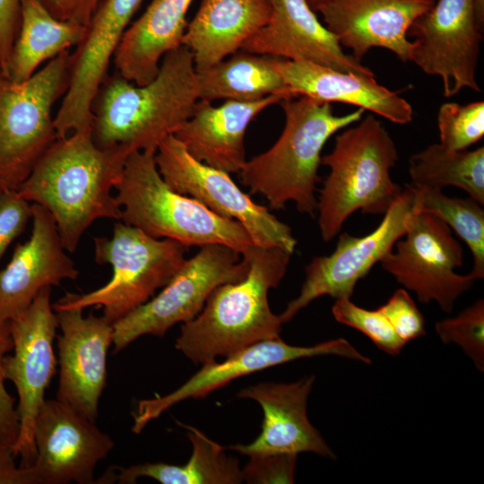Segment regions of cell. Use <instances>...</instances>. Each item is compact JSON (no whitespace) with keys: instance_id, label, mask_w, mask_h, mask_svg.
<instances>
[{"instance_id":"obj_1","label":"cell","mask_w":484,"mask_h":484,"mask_svg":"<svg viewBox=\"0 0 484 484\" xmlns=\"http://www.w3.org/2000/svg\"><path fill=\"white\" fill-rule=\"evenodd\" d=\"M131 152L121 146L99 147L91 134L57 138L17 191L49 212L64 247L73 253L93 221L121 220V207L111 191Z\"/></svg>"},{"instance_id":"obj_2","label":"cell","mask_w":484,"mask_h":484,"mask_svg":"<svg viewBox=\"0 0 484 484\" xmlns=\"http://www.w3.org/2000/svg\"><path fill=\"white\" fill-rule=\"evenodd\" d=\"M198 100L193 55L182 45L163 56L157 76L147 84L118 74L107 77L93 103L92 139L102 148L156 153L193 115Z\"/></svg>"},{"instance_id":"obj_3","label":"cell","mask_w":484,"mask_h":484,"mask_svg":"<svg viewBox=\"0 0 484 484\" xmlns=\"http://www.w3.org/2000/svg\"><path fill=\"white\" fill-rule=\"evenodd\" d=\"M291 255L278 246H249L242 254L249 264L246 276L212 290L201 312L182 324L177 350L203 365L280 337L282 322L270 308L268 292L285 276Z\"/></svg>"},{"instance_id":"obj_4","label":"cell","mask_w":484,"mask_h":484,"mask_svg":"<svg viewBox=\"0 0 484 484\" xmlns=\"http://www.w3.org/2000/svg\"><path fill=\"white\" fill-rule=\"evenodd\" d=\"M285 124L275 143L243 165L239 175L251 194H263L272 210L294 202L303 214L315 216L321 152L329 138L358 123L365 109L342 116L333 114L331 103L298 96L281 102Z\"/></svg>"},{"instance_id":"obj_5","label":"cell","mask_w":484,"mask_h":484,"mask_svg":"<svg viewBox=\"0 0 484 484\" xmlns=\"http://www.w3.org/2000/svg\"><path fill=\"white\" fill-rule=\"evenodd\" d=\"M342 130L333 151L322 157L330 169L317 199L318 226L324 242L334 238L356 211L385 214L402 188L391 177L396 145L383 124L367 115Z\"/></svg>"},{"instance_id":"obj_6","label":"cell","mask_w":484,"mask_h":484,"mask_svg":"<svg viewBox=\"0 0 484 484\" xmlns=\"http://www.w3.org/2000/svg\"><path fill=\"white\" fill-rule=\"evenodd\" d=\"M115 189L120 220L154 238L172 239L187 247L220 244L241 255L254 245L239 222L171 189L159 172L153 152L132 151Z\"/></svg>"},{"instance_id":"obj_7","label":"cell","mask_w":484,"mask_h":484,"mask_svg":"<svg viewBox=\"0 0 484 484\" xmlns=\"http://www.w3.org/2000/svg\"><path fill=\"white\" fill-rule=\"evenodd\" d=\"M93 241L96 263L112 267L110 280L88 293H66L53 308L101 307L102 316L112 324L165 287L184 265L188 249L180 242L154 238L123 221L115 224L111 238L95 237Z\"/></svg>"},{"instance_id":"obj_8","label":"cell","mask_w":484,"mask_h":484,"mask_svg":"<svg viewBox=\"0 0 484 484\" xmlns=\"http://www.w3.org/2000/svg\"><path fill=\"white\" fill-rule=\"evenodd\" d=\"M71 53L65 50L28 80L13 82L0 71V186L17 190L56 140L52 109L64 96Z\"/></svg>"},{"instance_id":"obj_9","label":"cell","mask_w":484,"mask_h":484,"mask_svg":"<svg viewBox=\"0 0 484 484\" xmlns=\"http://www.w3.org/2000/svg\"><path fill=\"white\" fill-rule=\"evenodd\" d=\"M248 269L247 259L229 246H200L158 295L113 324L114 352L145 334L163 337L174 324L194 319L215 288L244 279Z\"/></svg>"},{"instance_id":"obj_10","label":"cell","mask_w":484,"mask_h":484,"mask_svg":"<svg viewBox=\"0 0 484 484\" xmlns=\"http://www.w3.org/2000/svg\"><path fill=\"white\" fill-rule=\"evenodd\" d=\"M155 161L171 189L199 201L221 217L239 222L254 245L294 252L297 239L290 226L268 208L255 203L229 173L194 158L175 135L170 134L161 142Z\"/></svg>"},{"instance_id":"obj_11","label":"cell","mask_w":484,"mask_h":484,"mask_svg":"<svg viewBox=\"0 0 484 484\" xmlns=\"http://www.w3.org/2000/svg\"><path fill=\"white\" fill-rule=\"evenodd\" d=\"M50 296L51 287L42 289L25 311L9 320L13 347V353L4 356L3 367L18 394L20 432L14 453L22 467L36 460L35 422L56 372L53 343L58 322Z\"/></svg>"},{"instance_id":"obj_12","label":"cell","mask_w":484,"mask_h":484,"mask_svg":"<svg viewBox=\"0 0 484 484\" xmlns=\"http://www.w3.org/2000/svg\"><path fill=\"white\" fill-rule=\"evenodd\" d=\"M402 238L380 262L382 267L419 302L435 301L442 311L452 312L475 281L471 273L455 272L463 264V250L452 229L435 215L414 211Z\"/></svg>"},{"instance_id":"obj_13","label":"cell","mask_w":484,"mask_h":484,"mask_svg":"<svg viewBox=\"0 0 484 484\" xmlns=\"http://www.w3.org/2000/svg\"><path fill=\"white\" fill-rule=\"evenodd\" d=\"M414 203L413 188L406 185L374 231L363 237L342 233L331 255L314 257L305 268L306 279L298 296L280 315L282 324L290 322L319 297L350 298L357 282L402 238L414 212Z\"/></svg>"},{"instance_id":"obj_14","label":"cell","mask_w":484,"mask_h":484,"mask_svg":"<svg viewBox=\"0 0 484 484\" xmlns=\"http://www.w3.org/2000/svg\"><path fill=\"white\" fill-rule=\"evenodd\" d=\"M409 37L414 38L411 62L440 77L445 97L464 88L480 91L476 70L483 30L474 0H437L411 25Z\"/></svg>"},{"instance_id":"obj_15","label":"cell","mask_w":484,"mask_h":484,"mask_svg":"<svg viewBox=\"0 0 484 484\" xmlns=\"http://www.w3.org/2000/svg\"><path fill=\"white\" fill-rule=\"evenodd\" d=\"M143 0H103L76 50L71 54L68 84L54 117L56 138L91 134L93 103L107 79L111 58Z\"/></svg>"},{"instance_id":"obj_16","label":"cell","mask_w":484,"mask_h":484,"mask_svg":"<svg viewBox=\"0 0 484 484\" xmlns=\"http://www.w3.org/2000/svg\"><path fill=\"white\" fill-rule=\"evenodd\" d=\"M37 456L30 465L37 484L95 483L94 471L114 447L92 421L57 400H45L36 419Z\"/></svg>"},{"instance_id":"obj_17","label":"cell","mask_w":484,"mask_h":484,"mask_svg":"<svg viewBox=\"0 0 484 484\" xmlns=\"http://www.w3.org/2000/svg\"><path fill=\"white\" fill-rule=\"evenodd\" d=\"M324 355L372 363L368 357L360 353L344 338L313 346L290 345L280 337L262 341L225 357L220 362L214 360L202 365L186 383L166 395L140 401L133 415L132 431L139 434L149 422L175 404L190 398L205 397L238 377L296 359Z\"/></svg>"},{"instance_id":"obj_18","label":"cell","mask_w":484,"mask_h":484,"mask_svg":"<svg viewBox=\"0 0 484 484\" xmlns=\"http://www.w3.org/2000/svg\"><path fill=\"white\" fill-rule=\"evenodd\" d=\"M55 312L61 330L57 336L56 399L96 422L99 398L106 386L107 355L113 345V324L103 316H84L80 308Z\"/></svg>"},{"instance_id":"obj_19","label":"cell","mask_w":484,"mask_h":484,"mask_svg":"<svg viewBox=\"0 0 484 484\" xmlns=\"http://www.w3.org/2000/svg\"><path fill=\"white\" fill-rule=\"evenodd\" d=\"M435 3L434 0H323L315 11L342 48L359 61L373 48L393 52L411 62L413 42L411 25Z\"/></svg>"},{"instance_id":"obj_20","label":"cell","mask_w":484,"mask_h":484,"mask_svg":"<svg viewBox=\"0 0 484 484\" xmlns=\"http://www.w3.org/2000/svg\"><path fill=\"white\" fill-rule=\"evenodd\" d=\"M270 2L272 13L268 22L245 41L241 50L375 76L370 68L343 51L336 37L320 22L306 0Z\"/></svg>"},{"instance_id":"obj_21","label":"cell","mask_w":484,"mask_h":484,"mask_svg":"<svg viewBox=\"0 0 484 484\" xmlns=\"http://www.w3.org/2000/svg\"><path fill=\"white\" fill-rule=\"evenodd\" d=\"M32 230L16 245L11 260L0 270V321L25 311L39 291L76 280L79 271L64 247L54 218L44 207L31 204Z\"/></svg>"},{"instance_id":"obj_22","label":"cell","mask_w":484,"mask_h":484,"mask_svg":"<svg viewBox=\"0 0 484 484\" xmlns=\"http://www.w3.org/2000/svg\"><path fill=\"white\" fill-rule=\"evenodd\" d=\"M315 380V376H309L293 383L266 382L241 389L238 397L252 399L263 410L261 433L250 444L231 445L225 449L247 456L313 453L336 459L334 452L307 417V399Z\"/></svg>"},{"instance_id":"obj_23","label":"cell","mask_w":484,"mask_h":484,"mask_svg":"<svg viewBox=\"0 0 484 484\" xmlns=\"http://www.w3.org/2000/svg\"><path fill=\"white\" fill-rule=\"evenodd\" d=\"M286 100L271 95L255 101L225 100L220 106L199 99L193 115L175 135L196 160L229 174L246 161L245 134L250 123L270 106Z\"/></svg>"},{"instance_id":"obj_24","label":"cell","mask_w":484,"mask_h":484,"mask_svg":"<svg viewBox=\"0 0 484 484\" xmlns=\"http://www.w3.org/2000/svg\"><path fill=\"white\" fill-rule=\"evenodd\" d=\"M275 67L292 97L341 102L369 110L399 125L411 122V105L377 83L375 76L341 72L321 65L275 58Z\"/></svg>"},{"instance_id":"obj_25","label":"cell","mask_w":484,"mask_h":484,"mask_svg":"<svg viewBox=\"0 0 484 484\" xmlns=\"http://www.w3.org/2000/svg\"><path fill=\"white\" fill-rule=\"evenodd\" d=\"M271 13L270 0H202L182 40L193 55L196 72L240 50L268 22Z\"/></svg>"},{"instance_id":"obj_26","label":"cell","mask_w":484,"mask_h":484,"mask_svg":"<svg viewBox=\"0 0 484 484\" xmlns=\"http://www.w3.org/2000/svg\"><path fill=\"white\" fill-rule=\"evenodd\" d=\"M194 0H151L125 30L114 55L118 75L136 85L151 82L163 56L180 46Z\"/></svg>"},{"instance_id":"obj_27","label":"cell","mask_w":484,"mask_h":484,"mask_svg":"<svg viewBox=\"0 0 484 484\" xmlns=\"http://www.w3.org/2000/svg\"><path fill=\"white\" fill-rule=\"evenodd\" d=\"M178 424L187 430L192 445V454L186 463L145 462L110 467L96 483L131 484L142 477L161 484H238L243 481L238 461L226 454L225 446L194 427Z\"/></svg>"},{"instance_id":"obj_28","label":"cell","mask_w":484,"mask_h":484,"mask_svg":"<svg viewBox=\"0 0 484 484\" xmlns=\"http://www.w3.org/2000/svg\"><path fill=\"white\" fill-rule=\"evenodd\" d=\"M86 27L55 18L38 0H21V22L10 54L5 77L22 82L40 65L83 39Z\"/></svg>"},{"instance_id":"obj_29","label":"cell","mask_w":484,"mask_h":484,"mask_svg":"<svg viewBox=\"0 0 484 484\" xmlns=\"http://www.w3.org/2000/svg\"><path fill=\"white\" fill-rule=\"evenodd\" d=\"M275 58L240 49L197 72L199 99L255 101L271 95L293 98L275 67Z\"/></svg>"},{"instance_id":"obj_30","label":"cell","mask_w":484,"mask_h":484,"mask_svg":"<svg viewBox=\"0 0 484 484\" xmlns=\"http://www.w3.org/2000/svg\"><path fill=\"white\" fill-rule=\"evenodd\" d=\"M411 184L443 189L455 186L484 204V148L454 151L440 143L428 146L409 160Z\"/></svg>"},{"instance_id":"obj_31","label":"cell","mask_w":484,"mask_h":484,"mask_svg":"<svg viewBox=\"0 0 484 484\" xmlns=\"http://www.w3.org/2000/svg\"><path fill=\"white\" fill-rule=\"evenodd\" d=\"M414 191V211L428 212L444 221L465 244L472 255L474 280L484 278V210L471 197H449L442 189L419 187Z\"/></svg>"},{"instance_id":"obj_32","label":"cell","mask_w":484,"mask_h":484,"mask_svg":"<svg viewBox=\"0 0 484 484\" xmlns=\"http://www.w3.org/2000/svg\"><path fill=\"white\" fill-rule=\"evenodd\" d=\"M440 144L454 151L466 150L484 135V101L444 103L438 109Z\"/></svg>"},{"instance_id":"obj_33","label":"cell","mask_w":484,"mask_h":484,"mask_svg":"<svg viewBox=\"0 0 484 484\" xmlns=\"http://www.w3.org/2000/svg\"><path fill=\"white\" fill-rule=\"evenodd\" d=\"M435 330L442 342L454 343L484 372V300L462 310L458 315L436 323Z\"/></svg>"},{"instance_id":"obj_34","label":"cell","mask_w":484,"mask_h":484,"mask_svg":"<svg viewBox=\"0 0 484 484\" xmlns=\"http://www.w3.org/2000/svg\"><path fill=\"white\" fill-rule=\"evenodd\" d=\"M332 313L337 322L361 332L389 355L399 354L406 344L378 308L365 309L349 298H336Z\"/></svg>"},{"instance_id":"obj_35","label":"cell","mask_w":484,"mask_h":484,"mask_svg":"<svg viewBox=\"0 0 484 484\" xmlns=\"http://www.w3.org/2000/svg\"><path fill=\"white\" fill-rule=\"evenodd\" d=\"M378 309L405 343L426 334L424 316L404 289L394 291Z\"/></svg>"},{"instance_id":"obj_36","label":"cell","mask_w":484,"mask_h":484,"mask_svg":"<svg viewBox=\"0 0 484 484\" xmlns=\"http://www.w3.org/2000/svg\"><path fill=\"white\" fill-rule=\"evenodd\" d=\"M13 347L9 321H0V447L14 450L20 432V420L15 400L5 388L6 379L3 367L4 358Z\"/></svg>"},{"instance_id":"obj_37","label":"cell","mask_w":484,"mask_h":484,"mask_svg":"<svg viewBox=\"0 0 484 484\" xmlns=\"http://www.w3.org/2000/svg\"><path fill=\"white\" fill-rule=\"evenodd\" d=\"M298 454H270L251 455L241 469L243 481L246 483H294Z\"/></svg>"},{"instance_id":"obj_38","label":"cell","mask_w":484,"mask_h":484,"mask_svg":"<svg viewBox=\"0 0 484 484\" xmlns=\"http://www.w3.org/2000/svg\"><path fill=\"white\" fill-rule=\"evenodd\" d=\"M31 204L17 190L0 194V260L31 219Z\"/></svg>"},{"instance_id":"obj_39","label":"cell","mask_w":484,"mask_h":484,"mask_svg":"<svg viewBox=\"0 0 484 484\" xmlns=\"http://www.w3.org/2000/svg\"><path fill=\"white\" fill-rule=\"evenodd\" d=\"M20 22L21 0H0V71L4 77Z\"/></svg>"},{"instance_id":"obj_40","label":"cell","mask_w":484,"mask_h":484,"mask_svg":"<svg viewBox=\"0 0 484 484\" xmlns=\"http://www.w3.org/2000/svg\"><path fill=\"white\" fill-rule=\"evenodd\" d=\"M55 18L87 27L103 0H38Z\"/></svg>"},{"instance_id":"obj_41","label":"cell","mask_w":484,"mask_h":484,"mask_svg":"<svg viewBox=\"0 0 484 484\" xmlns=\"http://www.w3.org/2000/svg\"><path fill=\"white\" fill-rule=\"evenodd\" d=\"M14 450L0 447V484H37L31 467L17 466Z\"/></svg>"},{"instance_id":"obj_42","label":"cell","mask_w":484,"mask_h":484,"mask_svg":"<svg viewBox=\"0 0 484 484\" xmlns=\"http://www.w3.org/2000/svg\"><path fill=\"white\" fill-rule=\"evenodd\" d=\"M475 14L480 27L483 30L484 24V0H474Z\"/></svg>"},{"instance_id":"obj_43","label":"cell","mask_w":484,"mask_h":484,"mask_svg":"<svg viewBox=\"0 0 484 484\" xmlns=\"http://www.w3.org/2000/svg\"><path fill=\"white\" fill-rule=\"evenodd\" d=\"M309 6L315 11V7L318 5V4L323 0H306Z\"/></svg>"},{"instance_id":"obj_44","label":"cell","mask_w":484,"mask_h":484,"mask_svg":"<svg viewBox=\"0 0 484 484\" xmlns=\"http://www.w3.org/2000/svg\"><path fill=\"white\" fill-rule=\"evenodd\" d=\"M4 191L3 187L0 186V194Z\"/></svg>"}]
</instances>
